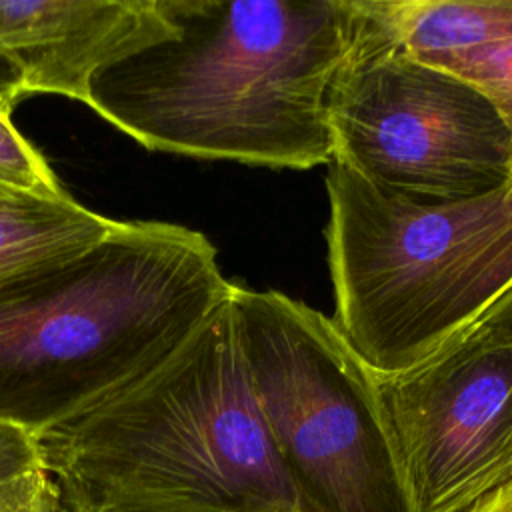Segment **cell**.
Returning <instances> with one entry per match:
<instances>
[{
    "label": "cell",
    "mask_w": 512,
    "mask_h": 512,
    "mask_svg": "<svg viewBox=\"0 0 512 512\" xmlns=\"http://www.w3.org/2000/svg\"><path fill=\"white\" fill-rule=\"evenodd\" d=\"M328 120L332 162L386 196L442 204L512 180V132L496 106L458 74L378 40L360 10Z\"/></svg>",
    "instance_id": "6"
},
{
    "label": "cell",
    "mask_w": 512,
    "mask_h": 512,
    "mask_svg": "<svg viewBox=\"0 0 512 512\" xmlns=\"http://www.w3.org/2000/svg\"><path fill=\"white\" fill-rule=\"evenodd\" d=\"M172 34L106 68L90 108L146 150L274 170L330 164L328 98L356 0H164Z\"/></svg>",
    "instance_id": "1"
},
{
    "label": "cell",
    "mask_w": 512,
    "mask_h": 512,
    "mask_svg": "<svg viewBox=\"0 0 512 512\" xmlns=\"http://www.w3.org/2000/svg\"><path fill=\"white\" fill-rule=\"evenodd\" d=\"M118 220L70 196L42 198L0 188V280L20 270L82 252L106 238Z\"/></svg>",
    "instance_id": "10"
},
{
    "label": "cell",
    "mask_w": 512,
    "mask_h": 512,
    "mask_svg": "<svg viewBox=\"0 0 512 512\" xmlns=\"http://www.w3.org/2000/svg\"><path fill=\"white\" fill-rule=\"evenodd\" d=\"M34 438L64 512H300L232 296L152 372Z\"/></svg>",
    "instance_id": "2"
},
{
    "label": "cell",
    "mask_w": 512,
    "mask_h": 512,
    "mask_svg": "<svg viewBox=\"0 0 512 512\" xmlns=\"http://www.w3.org/2000/svg\"><path fill=\"white\" fill-rule=\"evenodd\" d=\"M12 104L0 98V188L42 198H66L46 158L16 130Z\"/></svg>",
    "instance_id": "11"
},
{
    "label": "cell",
    "mask_w": 512,
    "mask_h": 512,
    "mask_svg": "<svg viewBox=\"0 0 512 512\" xmlns=\"http://www.w3.org/2000/svg\"><path fill=\"white\" fill-rule=\"evenodd\" d=\"M466 512H512V478L486 492Z\"/></svg>",
    "instance_id": "17"
},
{
    "label": "cell",
    "mask_w": 512,
    "mask_h": 512,
    "mask_svg": "<svg viewBox=\"0 0 512 512\" xmlns=\"http://www.w3.org/2000/svg\"><path fill=\"white\" fill-rule=\"evenodd\" d=\"M242 352L300 512H414L378 374L332 318L234 286Z\"/></svg>",
    "instance_id": "5"
},
{
    "label": "cell",
    "mask_w": 512,
    "mask_h": 512,
    "mask_svg": "<svg viewBox=\"0 0 512 512\" xmlns=\"http://www.w3.org/2000/svg\"><path fill=\"white\" fill-rule=\"evenodd\" d=\"M422 62L450 70L474 84L496 106L512 132V38Z\"/></svg>",
    "instance_id": "12"
},
{
    "label": "cell",
    "mask_w": 512,
    "mask_h": 512,
    "mask_svg": "<svg viewBox=\"0 0 512 512\" xmlns=\"http://www.w3.org/2000/svg\"><path fill=\"white\" fill-rule=\"evenodd\" d=\"M468 328L492 334L496 338H502L512 344V288L498 298L476 322H472ZM512 478V476H510ZM508 478V480H510Z\"/></svg>",
    "instance_id": "15"
},
{
    "label": "cell",
    "mask_w": 512,
    "mask_h": 512,
    "mask_svg": "<svg viewBox=\"0 0 512 512\" xmlns=\"http://www.w3.org/2000/svg\"><path fill=\"white\" fill-rule=\"evenodd\" d=\"M38 466L40 458L34 434L20 426L0 422V482Z\"/></svg>",
    "instance_id": "14"
},
{
    "label": "cell",
    "mask_w": 512,
    "mask_h": 512,
    "mask_svg": "<svg viewBox=\"0 0 512 512\" xmlns=\"http://www.w3.org/2000/svg\"><path fill=\"white\" fill-rule=\"evenodd\" d=\"M326 192L332 320L376 374L434 356L512 288V180L412 204L330 162Z\"/></svg>",
    "instance_id": "4"
},
{
    "label": "cell",
    "mask_w": 512,
    "mask_h": 512,
    "mask_svg": "<svg viewBox=\"0 0 512 512\" xmlns=\"http://www.w3.org/2000/svg\"><path fill=\"white\" fill-rule=\"evenodd\" d=\"M0 512H64V508L56 482L38 466L0 482Z\"/></svg>",
    "instance_id": "13"
},
{
    "label": "cell",
    "mask_w": 512,
    "mask_h": 512,
    "mask_svg": "<svg viewBox=\"0 0 512 512\" xmlns=\"http://www.w3.org/2000/svg\"><path fill=\"white\" fill-rule=\"evenodd\" d=\"M172 30L164 0H0V48L22 74V94L88 108L100 72Z\"/></svg>",
    "instance_id": "8"
},
{
    "label": "cell",
    "mask_w": 512,
    "mask_h": 512,
    "mask_svg": "<svg viewBox=\"0 0 512 512\" xmlns=\"http://www.w3.org/2000/svg\"><path fill=\"white\" fill-rule=\"evenodd\" d=\"M384 44L432 60L512 38V0H356Z\"/></svg>",
    "instance_id": "9"
},
{
    "label": "cell",
    "mask_w": 512,
    "mask_h": 512,
    "mask_svg": "<svg viewBox=\"0 0 512 512\" xmlns=\"http://www.w3.org/2000/svg\"><path fill=\"white\" fill-rule=\"evenodd\" d=\"M198 230L118 222L94 246L0 280V422L30 434L152 372L230 300Z\"/></svg>",
    "instance_id": "3"
},
{
    "label": "cell",
    "mask_w": 512,
    "mask_h": 512,
    "mask_svg": "<svg viewBox=\"0 0 512 512\" xmlns=\"http://www.w3.org/2000/svg\"><path fill=\"white\" fill-rule=\"evenodd\" d=\"M22 96V74L10 56L0 48V98L14 106Z\"/></svg>",
    "instance_id": "16"
},
{
    "label": "cell",
    "mask_w": 512,
    "mask_h": 512,
    "mask_svg": "<svg viewBox=\"0 0 512 512\" xmlns=\"http://www.w3.org/2000/svg\"><path fill=\"white\" fill-rule=\"evenodd\" d=\"M378 386L414 512H466L512 476V344L466 328Z\"/></svg>",
    "instance_id": "7"
}]
</instances>
